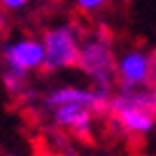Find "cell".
Wrapping results in <instances>:
<instances>
[{"instance_id":"7","label":"cell","mask_w":156,"mask_h":156,"mask_svg":"<svg viewBox=\"0 0 156 156\" xmlns=\"http://www.w3.org/2000/svg\"><path fill=\"white\" fill-rule=\"evenodd\" d=\"M54 124L65 130H72L77 135H86L93 126V110L86 105H61L49 110Z\"/></svg>"},{"instance_id":"2","label":"cell","mask_w":156,"mask_h":156,"mask_svg":"<svg viewBox=\"0 0 156 156\" xmlns=\"http://www.w3.org/2000/svg\"><path fill=\"white\" fill-rule=\"evenodd\" d=\"M42 44H44V68L42 70L54 72L79 63L82 37H79L77 26L58 23V26L49 28L42 37Z\"/></svg>"},{"instance_id":"14","label":"cell","mask_w":156,"mask_h":156,"mask_svg":"<svg viewBox=\"0 0 156 156\" xmlns=\"http://www.w3.org/2000/svg\"><path fill=\"white\" fill-rule=\"evenodd\" d=\"M42 156H49V154H42Z\"/></svg>"},{"instance_id":"4","label":"cell","mask_w":156,"mask_h":156,"mask_svg":"<svg viewBox=\"0 0 156 156\" xmlns=\"http://www.w3.org/2000/svg\"><path fill=\"white\" fill-rule=\"evenodd\" d=\"M117 77L121 89H147L156 79V56L142 49H128L117 58Z\"/></svg>"},{"instance_id":"6","label":"cell","mask_w":156,"mask_h":156,"mask_svg":"<svg viewBox=\"0 0 156 156\" xmlns=\"http://www.w3.org/2000/svg\"><path fill=\"white\" fill-rule=\"evenodd\" d=\"M2 58H5L7 70L26 75L30 70L44 68V44H42V40H33V37L7 42L2 47Z\"/></svg>"},{"instance_id":"12","label":"cell","mask_w":156,"mask_h":156,"mask_svg":"<svg viewBox=\"0 0 156 156\" xmlns=\"http://www.w3.org/2000/svg\"><path fill=\"white\" fill-rule=\"evenodd\" d=\"M149 89H151V91H154V93H156V79H154V84H151V86H149Z\"/></svg>"},{"instance_id":"8","label":"cell","mask_w":156,"mask_h":156,"mask_svg":"<svg viewBox=\"0 0 156 156\" xmlns=\"http://www.w3.org/2000/svg\"><path fill=\"white\" fill-rule=\"evenodd\" d=\"M2 84L9 93H21L23 86H26V75L23 72H14V70H7L5 77H2Z\"/></svg>"},{"instance_id":"10","label":"cell","mask_w":156,"mask_h":156,"mask_svg":"<svg viewBox=\"0 0 156 156\" xmlns=\"http://www.w3.org/2000/svg\"><path fill=\"white\" fill-rule=\"evenodd\" d=\"M0 5L7 7V9H21V7L28 5V0H0Z\"/></svg>"},{"instance_id":"9","label":"cell","mask_w":156,"mask_h":156,"mask_svg":"<svg viewBox=\"0 0 156 156\" xmlns=\"http://www.w3.org/2000/svg\"><path fill=\"white\" fill-rule=\"evenodd\" d=\"M77 2L79 9H84V12H93V9H98V7H103L107 0H75Z\"/></svg>"},{"instance_id":"1","label":"cell","mask_w":156,"mask_h":156,"mask_svg":"<svg viewBox=\"0 0 156 156\" xmlns=\"http://www.w3.org/2000/svg\"><path fill=\"white\" fill-rule=\"evenodd\" d=\"M112 114L133 135H147L156 128V93L151 89H121L112 96Z\"/></svg>"},{"instance_id":"13","label":"cell","mask_w":156,"mask_h":156,"mask_svg":"<svg viewBox=\"0 0 156 156\" xmlns=\"http://www.w3.org/2000/svg\"><path fill=\"white\" fill-rule=\"evenodd\" d=\"M7 156H16V154H7Z\"/></svg>"},{"instance_id":"5","label":"cell","mask_w":156,"mask_h":156,"mask_svg":"<svg viewBox=\"0 0 156 156\" xmlns=\"http://www.w3.org/2000/svg\"><path fill=\"white\" fill-rule=\"evenodd\" d=\"M61 105H86L91 107L93 112H105L112 107V93L98 91V89H82V86H58V89H51V91L44 96V107L47 110H54V107H61Z\"/></svg>"},{"instance_id":"11","label":"cell","mask_w":156,"mask_h":156,"mask_svg":"<svg viewBox=\"0 0 156 156\" xmlns=\"http://www.w3.org/2000/svg\"><path fill=\"white\" fill-rule=\"evenodd\" d=\"M58 156H79L77 151H63V154H58Z\"/></svg>"},{"instance_id":"3","label":"cell","mask_w":156,"mask_h":156,"mask_svg":"<svg viewBox=\"0 0 156 156\" xmlns=\"http://www.w3.org/2000/svg\"><path fill=\"white\" fill-rule=\"evenodd\" d=\"M77 68H82L93 79V89L112 93V75L117 72V61L107 37H91L82 42Z\"/></svg>"}]
</instances>
